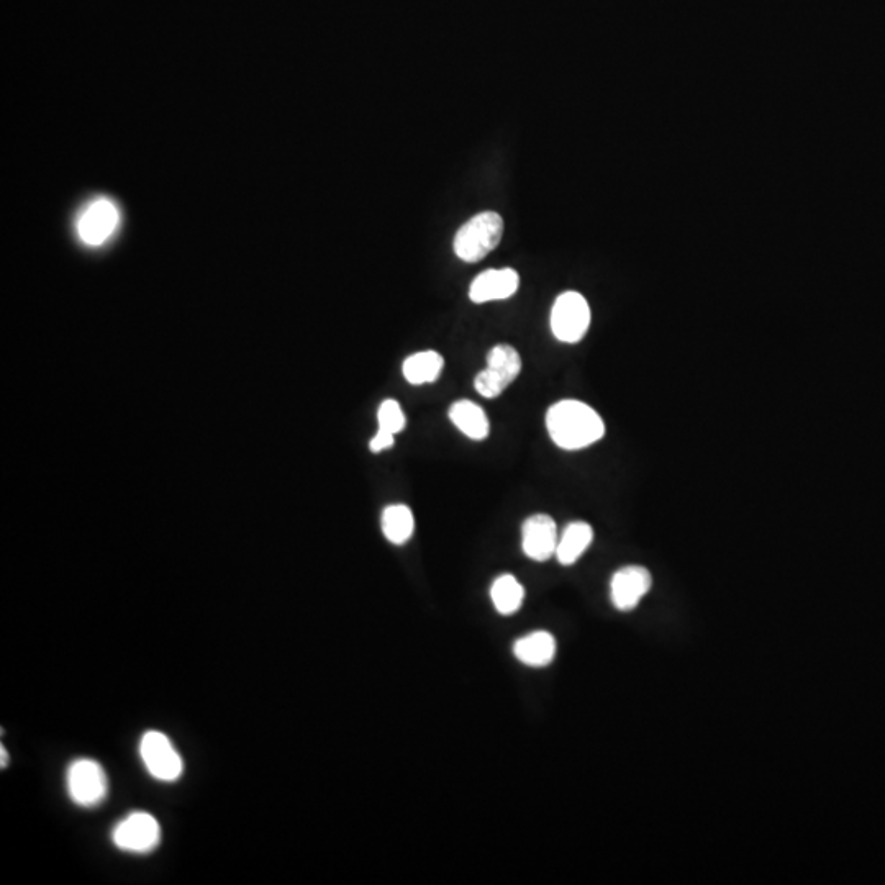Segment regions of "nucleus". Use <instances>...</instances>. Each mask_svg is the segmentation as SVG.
<instances>
[{"instance_id": "7ed1b4c3", "label": "nucleus", "mask_w": 885, "mask_h": 885, "mask_svg": "<svg viewBox=\"0 0 885 885\" xmlns=\"http://www.w3.org/2000/svg\"><path fill=\"white\" fill-rule=\"evenodd\" d=\"M522 371V358L510 345H497L487 354V368L477 374L474 379L476 391L486 397L495 399L517 379Z\"/></svg>"}, {"instance_id": "4468645a", "label": "nucleus", "mask_w": 885, "mask_h": 885, "mask_svg": "<svg viewBox=\"0 0 885 885\" xmlns=\"http://www.w3.org/2000/svg\"><path fill=\"white\" fill-rule=\"evenodd\" d=\"M594 540V530L586 522H572L564 528L556 548V558L563 566H572L589 550Z\"/></svg>"}, {"instance_id": "0eeeda50", "label": "nucleus", "mask_w": 885, "mask_h": 885, "mask_svg": "<svg viewBox=\"0 0 885 885\" xmlns=\"http://www.w3.org/2000/svg\"><path fill=\"white\" fill-rule=\"evenodd\" d=\"M112 841L125 853H151L161 841V826L150 813L133 812L115 825Z\"/></svg>"}, {"instance_id": "f03ea898", "label": "nucleus", "mask_w": 885, "mask_h": 885, "mask_svg": "<svg viewBox=\"0 0 885 885\" xmlns=\"http://www.w3.org/2000/svg\"><path fill=\"white\" fill-rule=\"evenodd\" d=\"M504 233L502 217L495 212H482L464 223L454 236V253L466 263H477L499 246Z\"/></svg>"}, {"instance_id": "ddd939ff", "label": "nucleus", "mask_w": 885, "mask_h": 885, "mask_svg": "<svg viewBox=\"0 0 885 885\" xmlns=\"http://www.w3.org/2000/svg\"><path fill=\"white\" fill-rule=\"evenodd\" d=\"M450 420L453 425H456L459 432L464 433L471 440H486L491 432L486 412L471 400L454 402L450 409Z\"/></svg>"}, {"instance_id": "f3484780", "label": "nucleus", "mask_w": 885, "mask_h": 885, "mask_svg": "<svg viewBox=\"0 0 885 885\" xmlns=\"http://www.w3.org/2000/svg\"><path fill=\"white\" fill-rule=\"evenodd\" d=\"M491 599L500 615H513L522 609L525 590L512 574H502L492 584Z\"/></svg>"}, {"instance_id": "9d476101", "label": "nucleus", "mask_w": 885, "mask_h": 885, "mask_svg": "<svg viewBox=\"0 0 885 885\" xmlns=\"http://www.w3.org/2000/svg\"><path fill=\"white\" fill-rule=\"evenodd\" d=\"M559 535L553 518L546 513H536L525 520L522 528L523 553L538 563L556 556Z\"/></svg>"}, {"instance_id": "1a4fd4ad", "label": "nucleus", "mask_w": 885, "mask_h": 885, "mask_svg": "<svg viewBox=\"0 0 885 885\" xmlns=\"http://www.w3.org/2000/svg\"><path fill=\"white\" fill-rule=\"evenodd\" d=\"M653 586V576L643 566H625L618 569L610 581V599L615 609L631 612Z\"/></svg>"}, {"instance_id": "dca6fc26", "label": "nucleus", "mask_w": 885, "mask_h": 885, "mask_svg": "<svg viewBox=\"0 0 885 885\" xmlns=\"http://www.w3.org/2000/svg\"><path fill=\"white\" fill-rule=\"evenodd\" d=\"M382 531L392 545H405L415 530V518L407 505H391L382 513Z\"/></svg>"}, {"instance_id": "6e6552de", "label": "nucleus", "mask_w": 885, "mask_h": 885, "mask_svg": "<svg viewBox=\"0 0 885 885\" xmlns=\"http://www.w3.org/2000/svg\"><path fill=\"white\" fill-rule=\"evenodd\" d=\"M120 212L107 197L92 200L78 218V235L86 245L99 246L117 230Z\"/></svg>"}, {"instance_id": "9b49d317", "label": "nucleus", "mask_w": 885, "mask_h": 885, "mask_svg": "<svg viewBox=\"0 0 885 885\" xmlns=\"http://www.w3.org/2000/svg\"><path fill=\"white\" fill-rule=\"evenodd\" d=\"M520 277L515 269H487L472 281L469 297L476 304L504 300L518 291Z\"/></svg>"}, {"instance_id": "20e7f679", "label": "nucleus", "mask_w": 885, "mask_h": 885, "mask_svg": "<svg viewBox=\"0 0 885 885\" xmlns=\"http://www.w3.org/2000/svg\"><path fill=\"white\" fill-rule=\"evenodd\" d=\"M66 787L69 799L79 807H97L104 802L109 790V781L104 767L94 759H76L69 764L66 772Z\"/></svg>"}, {"instance_id": "f257e3e1", "label": "nucleus", "mask_w": 885, "mask_h": 885, "mask_svg": "<svg viewBox=\"0 0 885 885\" xmlns=\"http://www.w3.org/2000/svg\"><path fill=\"white\" fill-rule=\"evenodd\" d=\"M546 427L554 445L568 451L589 448L605 435L602 417L581 400L556 402L546 413Z\"/></svg>"}, {"instance_id": "aec40b11", "label": "nucleus", "mask_w": 885, "mask_h": 885, "mask_svg": "<svg viewBox=\"0 0 885 885\" xmlns=\"http://www.w3.org/2000/svg\"><path fill=\"white\" fill-rule=\"evenodd\" d=\"M0 753H2V767H5V766H7V763H9V754H7V756H5L4 746H2V749H0Z\"/></svg>"}, {"instance_id": "2eb2a0df", "label": "nucleus", "mask_w": 885, "mask_h": 885, "mask_svg": "<svg viewBox=\"0 0 885 885\" xmlns=\"http://www.w3.org/2000/svg\"><path fill=\"white\" fill-rule=\"evenodd\" d=\"M445 361L443 356L436 351H420L405 359L402 371L404 376L413 386H422L427 382H435L443 371Z\"/></svg>"}, {"instance_id": "f8f14e48", "label": "nucleus", "mask_w": 885, "mask_h": 885, "mask_svg": "<svg viewBox=\"0 0 885 885\" xmlns=\"http://www.w3.org/2000/svg\"><path fill=\"white\" fill-rule=\"evenodd\" d=\"M513 654L525 666L545 668L556 656V640L548 631H533L515 641Z\"/></svg>"}, {"instance_id": "a211bd4d", "label": "nucleus", "mask_w": 885, "mask_h": 885, "mask_svg": "<svg viewBox=\"0 0 885 885\" xmlns=\"http://www.w3.org/2000/svg\"><path fill=\"white\" fill-rule=\"evenodd\" d=\"M379 428L391 433H400L405 428V415L400 409L399 402L389 399L382 402L377 412Z\"/></svg>"}, {"instance_id": "39448f33", "label": "nucleus", "mask_w": 885, "mask_h": 885, "mask_svg": "<svg viewBox=\"0 0 885 885\" xmlns=\"http://www.w3.org/2000/svg\"><path fill=\"white\" fill-rule=\"evenodd\" d=\"M590 327V307L579 292L559 295L551 310V330L563 343H579Z\"/></svg>"}, {"instance_id": "6ab92c4d", "label": "nucleus", "mask_w": 885, "mask_h": 885, "mask_svg": "<svg viewBox=\"0 0 885 885\" xmlns=\"http://www.w3.org/2000/svg\"><path fill=\"white\" fill-rule=\"evenodd\" d=\"M392 446H394V433L381 430V428H379V432L369 443V448H371L373 453H381V451L389 450Z\"/></svg>"}, {"instance_id": "423d86ee", "label": "nucleus", "mask_w": 885, "mask_h": 885, "mask_svg": "<svg viewBox=\"0 0 885 885\" xmlns=\"http://www.w3.org/2000/svg\"><path fill=\"white\" fill-rule=\"evenodd\" d=\"M141 761L151 777L161 782H174L182 776L184 763L173 741L161 731H146L140 741Z\"/></svg>"}]
</instances>
